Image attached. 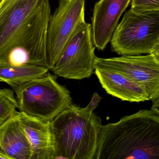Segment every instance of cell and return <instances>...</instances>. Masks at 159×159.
Here are the masks:
<instances>
[{
  "instance_id": "11",
  "label": "cell",
  "mask_w": 159,
  "mask_h": 159,
  "mask_svg": "<svg viewBox=\"0 0 159 159\" xmlns=\"http://www.w3.org/2000/svg\"><path fill=\"white\" fill-rule=\"evenodd\" d=\"M20 111L0 125V154L7 159H30L31 151L22 127Z\"/></svg>"
},
{
  "instance_id": "6",
  "label": "cell",
  "mask_w": 159,
  "mask_h": 159,
  "mask_svg": "<svg viewBox=\"0 0 159 159\" xmlns=\"http://www.w3.org/2000/svg\"><path fill=\"white\" fill-rule=\"evenodd\" d=\"M95 49L91 24L84 22L67 43L51 70L56 76L65 79L81 80L90 78L94 70Z\"/></svg>"
},
{
  "instance_id": "17",
  "label": "cell",
  "mask_w": 159,
  "mask_h": 159,
  "mask_svg": "<svg viewBox=\"0 0 159 159\" xmlns=\"http://www.w3.org/2000/svg\"><path fill=\"white\" fill-rule=\"evenodd\" d=\"M152 106L151 110L157 115H159V98L152 100Z\"/></svg>"
},
{
  "instance_id": "9",
  "label": "cell",
  "mask_w": 159,
  "mask_h": 159,
  "mask_svg": "<svg viewBox=\"0 0 159 159\" xmlns=\"http://www.w3.org/2000/svg\"><path fill=\"white\" fill-rule=\"evenodd\" d=\"M131 1L99 0L95 4L91 18V32L93 43L98 50H105Z\"/></svg>"
},
{
  "instance_id": "5",
  "label": "cell",
  "mask_w": 159,
  "mask_h": 159,
  "mask_svg": "<svg viewBox=\"0 0 159 159\" xmlns=\"http://www.w3.org/2000/svg\"><path fill=\"white\" fill-rule=\"evenodd\" d=\"M112 52L119 55L159 56V11L125 14L110 40Z\"/></svg>"
},
{
  "instance_id": "16",
  "label": "cell",
  "mask_w": 159,
  "mask_h": 159,
  "mask_svg": "<svg viewBox=\"0 0 159 159\" xmlns=\"http://www.w3.org/2000/svg\"><path fill=\"white\" fill-rule=\"evenodd\" d=\"M101 99V97L98 94V93H94L91 101L89 104L85 107V108L90 112H93L98 106Z\"/></svg>"
},
{
  "instance_id": "3",
  "label": "cell",
  "mask_w": 159,
  "mask_h": 159,
  "mask_svg": "<svg viewBox=\"0 0 159 159\" xmlns=\"http://www.w3.org/2000/svg\"><path fill=\"white\" fill-rule=\"evenodd\" d=\"M54 159H94L101 118L72 104L52 121Z\"/></svg>"
},
{
  "instance_id": "13",
  "label": "cell",
  "mask_w": 159,
  "mask_h": 159,
  "mask_svg": "<svg viewBox=\"0 0 159 159\" xmlns=\"http://www.w3.org/2000/svg\"><path fill=\"white\" fill-rule=\"evenodd\" d=\"M49 70L46 67L38 65L0 66V82L11 86L18 85L42 77Z\"/></svg>"
},
{
  "instance_id": "7",
  "label": "cell",
  "mask_w": 159,
  "mask_h": 159,
  "mask_svg": "<svg viewBox=\"0 0 159 159\" xmlns=\"http://www.w3.org/2000/svg\"><path fill=\"white\" fill-rule=\"evenodd\" d=\"M85 0H58L47 30L46 52L51 70L77 28L85 22Z\"/></svg>"
},
{
  "instance_id": "2",
  "label": "cell",
  "mask_w": 159,
  "mask_h": 159,
  "mask_svg": "<svg viewBox=\"0 0 159 159\" xmlns=\"http://www.w3.org/2000/svg\"><path fill=\"white\" fill-rule=\"evenodd\" d=\"M159 159V115L141 110L103 125L94 159Z\"/></svg>"
},
{
  "instance_id": "15",
  "label": "cell",
  "mask_w": 159,
  "mask_h": 159,
  "mask_svg": "<svg viewBox=\"0 0 159 159\" xmlns=\"http://www.w3.org/2000/svg\"><path fill=\"white\" fill-rule=\"evenodd\" d=\"M131 9L137 13L159 11V0H131Z\"/></svg>"
},
{
  "instance_id": "8",
  "label": "cell",
  "mask_w": 159,
  "mask_h": 159,
  "mask_svg": "<svg viewBox=\"0 0 159 159\" xmlns=\"http://www.w3.org/2000/svg\"><path fill=\"white\" fill-rule=\"evenodd\" d=\"M95 68L118 71L142 87L149 100L159 98V56L121 55L108 58L96 57Z\"/></svg>"
},
{
  "instance_id": "18",
  "label": "cell",
  "mask_w": 159,
  "mask_h": 159,
  "mask_svg": "<svg viewBox=\"0 0 159 159\" xmlns=\"http://www.w3.org/2000/svg\"><path fill=\"white\" fill-rule=\"evenodd\" d=\"M0 159H7V158L5 156H3V155L0 154Z\"/></svg>"
},
{
  "instance_id": "4",
  "label": "cell",
  "mask_w": 159,
  "mask_h": 159,
  "mask_svg": "<svg viewBox=\"0 0 159 159\" xmlns=\"http://www.w3.org/2000/svg\"><path fill=\"white\" fill-rule=\"evenodd\" d=\"M50 72L39 78L12 85L20 112L52 121L72 103L70 92Z\"/></svg>"
},
{
  "instance_id": "10",
  "label": "cell",
  "mask_w": 159,
  "mask_h": 159,
  "mask_svg": "<svg viewBox=\"0 0 159 159\" xmlns=\"http://www.w3.org/2000/svg\"><path fill=\"white\" fill-rule=\"evenodd\" d=\"M20 112L21 125L31 148L30 159H54V140L51 122Z\"/></svg>"
},
{
  "instance_id": "1",
  "label": "cell",
  "mask_w": 159,
  "mask_h": 159,
  "mask_svg": "<svg viewBox=\"0 0 159 159\" xmlns=\"http://www.w3.org/2000/svg\"><path fill=\"white\" fill-rule=\"evenodd\" d=\"M51 16L49 0H6L0 9V66L49 68L46 43Z\"/></svg>"
},
{
  "instance_id": "12",
  "label": "cell",
  "mask_w": 159,
  "mask_h": 159,
  "mask_svg": "<svg viewBox=\"0 0 159 159\" xmlns=\"http://www.w3.org/2000/svg\"><path fill=\"white\" fill-rule=\"evenodd\" d=\"M102 87L109 94L123 101L140 102L149 100L145 90L120 72L108 69H94Z\"/></svg>"
},
{
  "instance_id": "14",
  "label": "cell",
  "mask_w": 159,
  "mask_h": 159,
  "mask_svg": "<svg viewBox=\"0 0 159 159\" xmlns=\"http://www.w3.org/2000/svg\"><path fill=\"white\" fill-rule=\"evenodd\" d=\"M17 110L18 103L13 90L0 88V125L10 119Z\"/></svg>"
}]
</instances>
